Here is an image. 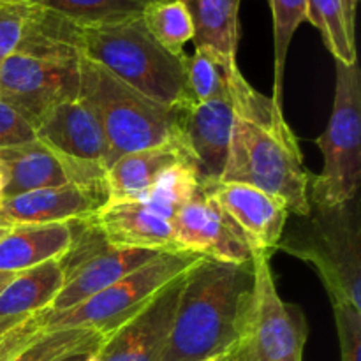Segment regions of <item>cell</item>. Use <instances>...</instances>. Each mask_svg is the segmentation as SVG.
I'll list each match as a JSON object with an SVG mask.
<instances>
[{
	"mask_svg": "<svg viewBox=\"0 0 361 361\" xmlns=\"http://www.w3.org/2000/svg\"><path fill=\"white\" fill-rule=\"evenodd\" d=\"M9 231V229H6V228H0V240L4 238V236H6V233Z\"/></svg>",
	"mask_w": 361,
	"mask_h": 361,
	"instance_id": "74e56055",
	"label": "cell"
},
{
	"mask_svg": "<svg viewBox=\"0 0 361 361\" xmlns=\"http://www.w3.org/2000/svg\"><path fill=\"white\" fill-rule=\"evenodd\" d=\"M71 229L73 243L60 259L63 284L49 305L48 310L51 312L67 310L92 298L159 254L155 250L116 249L108 245L92 217L71 221Z\"/></svg>",
	"mask_w": 361,
	"mask_h": 361,
	"instance_id": "9c48e42d",
	"label": "cell"
},
{
	"mask_svg": "<svg viewBox=\"0 0 361 361\" xmlns=\"http://www.w3.org/2000/svg\"><path fill=\"white\" fill-rule=\"evenodd\" d=\"M2 200H4V197H2V192H0V203H2Z\"/></svg>",
	"mask_w": 361,
	"mask_h": 361,
	"instance_id": "ab89813d",
	"label": "cell"
},
{
	"mask_svg": "<svg viewBox=\"0 0 361 361\" xmlns=\"http://www.w3.org/2000/svg\"><path fill=\"white\" fill-rule=\"evenodd\" d=\"M231 361H235V358H231Z\"/></svg>",
	"mask_w": 361,
	"mask_h": 361,
	"instance_id": "7bdbcfd3",
	"label": "cell"
},
{
	"mask_svg": "<svg viewBox=\"0 0 361 361\" xmlns=\"http://www.w3.org/2000/svg\"><path fill=\"white\" fill-rule=\"evenodd\" d=\"M200 259V256L187 252H159L143 267L113 282L92 298L60 312L44 310L39 314L42 331L85 328L108 337L143 312L162 289L187 274Z\"/></svg>",
	"mask_w": 361,
	"mask_h": 361,
	"instance_id": "8992f818",
	"label": "cell"
},
{
	"mask_svg": "<svg viewBox=\"0 0 361 361\" xmlns=\"http://www.w3.org/2000/svg\"><path fill=\"white\" fill-rule=\"evenodd\" d=\"M2 185H4V178H2V169H0V192H2Z\"/></svg>",
	"mask_w": 361,
	"mask_h": 361,
	"instance_id": "f35d334b",
	"label": "cell"
},
{
	"mask_svg": "<svg viewBox=\"0 0 361 361\" xmlns=\"http://www.w3.org/2000/svg\"><path fill=\"white\" fill-rule=\"evenodd\" d=\"M183 279H175L134 319L102 338L87 361H159L171 330Z\"/></svg>",
	"mask_w": 361,
	"mask_h": 361,
	"instance_id": "9a60e30c",
	"label": "cell"
},
{
	"mask_svg": "<svg viewBox=\"0 0 361 361\" xmlns=\"http://www.w3.org/2000/svg\"><path fill=\"white\" fill-rule=\"evenodd\" d=\"M18 324H21V323H13V321H0V338H2L6 334H9L13 328H16Z\"/></svg>",
	"mask_w": 361,
	"mask_h": 361,
	"instance_id": "836d02e7",
	"label": "cell"
},
{
	"mask_svg": "<svg viewBox=\"0 0 361 361\" xmlns=\"http://www.w3.org/2000/svg\"><path fill=\"white\" fill-rule=\"evenodd\" d=\"M13 277H14V274H0V291H2L7 284H9V281Z\"/></svg>",
	"mask_w": 361,
	"mask_h": 361,
	"instance_id": "d590c367",
	"label": "cell"
},
{
	"mask_svg": "<svg viewBox=\"0 0 361 361\" xmlns=\"http://www.w3.org/2000/svg\"><path fill=\"white\" fill-rule=\"evenodd\" d=\"M95 228L108 245L155 252H180L171 221L141 201H108L92 215Z\"/></svg>",
	"mask_w": 361,
	"mask_h": 361,
	"instance_id": "ac0fdd59",
	"label": "cell"
},
{
	"mask_svg": "<svg viewBox=\"0 0 361 361\" xmlns=\"http://www.w3.org/2000/svg\"><path fill=\"white\" fill-rule=\"evenodd\" d=\"M141 20L152 37L173 55H183V46L194 39L192 20L182 0H157L145 9Z\"/></svg>",
	"mask_w": 361,
	"mask_h": 361,
	"instance_id": "484cf974",
	"label": "cell"
},
{
	"mask_svg": "<svg viewBox=\"0 0 361 361\" xmlns=\"http://www.w3.org/2000/svg\"><path fill=\"white\" fill-rule=\"evenodd\" d=\"M0 2H7V0H0Z\"/></svg>",
	"mask_w": 361,
	"mask_h": 361,
	"instance_id": "b9f144b4",
	"label": "cell"
},
{
	"mask_svg": "<svg viewBox=\"0 0 361 361\" xmlns=\"http://www.w3.org/2000/svg\"><path fill=\"white\" fill-rule=\"evenodd\" d=\"M236 63L210 48H196L187 59V88L194 106L228 97V69Z\"/></svg>",
	"mask_w": 361,
	"mask_h": 361,
	"instance_id": "4316f807",
	"label": "cell"
},
{
	"mask_svg": "<svg viewBox=\"0 0 361 361\" xmlns=\"http://www.w3.org/2000/svg\"><path fill=\"white\" fill-rule=\"evenodd\" d=\"M334 307L341 361H361V310L345 305Z\"/></svg>",
	"mask_w": 361,
	"mask_h": 361,
	"instance_id": "4dcf8cb0",
	"label": "cell"
},
{
	"mask_svg": "<svg viewBox=\"0 0 361 361\" xmlns=\"http://www.w3.org/2000/svg\"><path fill=\"white\" fill-rule=\"evenodd\" d=\"M34 13L35 4L28 0L0 2V60L18 51Z\"/></svg>",
	"mask_w": 361,
	"mask_h": 361,
	"instance_id": "f546056e",
	"label": "cell"
},
{
	"mask_svg": "<svg viewBox=\"0 0 361 361\" xmlns=\"http://www.w3.org/2000/svg\"><path fill=\"white\" fill-rule=\"evenodd\" d=\"M41 314V312H39ZM39 314L28 317L16 328L4 335L0 338V361H11L25 345L30 344L35 337L42 331L41 323H39Z\"/></svg>",
	"mask_w": 361,
	"mask_h": 361,
	"instance_id": "d6a6232c",
	"label": "cell"
},
{
	"mask_svg": "<svg viewBox=\"0 0 361 361\" xmlns=\"http://www.w3.org/2000/svg\"><path fill=\"white\" fill-rule=\"evenodd\" d=\"M203 190L242 233L252 256L277 249L289 217L284 200L245 183H203Z\"/></svg>",
	"mask_w": 361,
	"mask_h": 361,
	"instance_id": "7c38bea8",
	"label": "cell"
},
{
	"mask_svg": "<svg viewBox=\"0 0 361 361\" xmlns=\"http://www.w3.org/2000/svg\"><path fill=\"white\" fill-rule=\"evenodd\" d=\"M194 27L196 48L235 59L240 39V0H182Z\"/></svg>",
	"mask_w": 361,
	"mask_h": 361,
	"instance_id": "7402d4cb",
	"label": "cell"
},
{
	"mask_svg": "<svg viewBox=\"0 0 361 361\" xmlns=\"http://www.w3.org/2000/svg\"><path fill=\"white\" fill-rule=\"evenodd\" d=\"M250 263L201 257L185 274L159 361H204L235 349L252 291Z\"/></svg>",
	"mask_w": 361,
	"mask_h": 361,
	"instance_id": "7a4b0ae2",
	"label": "cell"
},
{
	"mask_svg": "<svg viewBox=\"0 0 361 361\" xmlns=\"http://www.w3.org/2000/svg\"><path fill=\"white\" fill-rule=\"evenodd\" d=\"M80 94L94 106L108 140V168L126 154L180 136L182 111L130 88L87 56H80Z\"/></svg>",
	"mask_w": 361,
	"mask_h": 361,
	"instance_id": "5b68a950",
	"label": "cell"
},
{
	"mask_svg": "<svg viewBox=\"0 0 361 361\" xmlns=\"http://www.w3.org/2000/svg\"><path fill=\"white\" fill-rule=\"evenodd\" d=\"M254 282L243 314L235 361H302L307 344L305 314L286 303L275 286L270 256H252Z\"/></svg>",
	"mask_w": 361,
	"mask_h": 361,
	"instance_id": "ba28073f",
	"label": "cell"
},
{
	"mask_svg": "<svg viewBox=\"0 0 361 361\" xmlns=\"http://www.w3.org/2000/svg\"><path fill=\"white\" fill-rule=\"evenodd\" d=\"M63 284L60 259L18 271L0 291V321L23 323L30 316L49 309Z\"/></svg>",
	"mask_w": 361,
	"mask_h": 361,
	"instance_id": "44dd1931",
	"label": "cell"
},
{
	"mask_svg": "<svg viewBox=\"0 0 361 361\" xmlns=\"http://www.w3.org/2000/svg\"><path fill=\"white\" fill-rule=\"evenodd\" d=\"M233 118L235 111L229 95L182 111L180 136L201 183L219 182L224 173Z\"/></svg>",
	"mask_w": 361,
	"mask_h": 361,
	"instance_id": "2e32d148",
	"label": "cell"
},
{
	"mask_svg": "<svg viewBox=\"0 0 361 361\" xmlns=\"http://www.w3.org/2000/svg\"><path fill=\"white\" fill-rule=\"evenodd\" d=\"M355 13L353 0H307V21L323 35L335 62L356 63Z\"/></svg>",
	"mask_w": 361,
	"mask_h": 361,
	"instance_id": "603a6c76",
	"label": "cell"
},
{
	"mask_svg": "<svg viewBox=\"0 0 361 361\" xmlns=\"http://www.w3.org/2000/svg\"><path fill=\"white\" fill-rule=\"evenodd\" d=\"M180 162H192L182 137L122 155L106 169L104 183L108 201L140 200L162 173Z\"/></svg>",
	"mask_w": 361,
	"mask_h": 361,
	"instance_id": "d6986e66",
	"label": "cell"
},
{
	"mask_svg": "<svg viewBox=\"0 0 361 361\" xmlns=\"http://www.w3.org/2000/svg\"><path fill=\"white\" fill-rule=\"evenodd\" d=\"M71 243V222L11 228L0 240V274H18L46 261L62 259Z\"/></svg>",
	"mask_w": 361,
	"mask_h": 361,
	"instance_id": "ffe728a7",
	"label": "cell"
},
{
	"mask_svg": "<svg viewBox=\"0 0 361 361\" xmlns=\"http://www.w3.org/2000/svg\"><path fill=\"white\" fill-rule=\"evenodd\" d=\"M203 190L200 176L192 162H180L159 176L157 182L140 197L143 204L159 215L173 221L176 212Z\"/></svg>",
	"mask_w": 361,
	"mask_h": 361,
	"instance_id": "d4e9b609",
	"label": "cell"
},
{
	"mask_svg": "<svg viewBox=\"0 0 361 361\" xmlns=\"http://www.w3.org/2000/svg\"><path fill=\"white\" fill-rule=\"evenodd\" d=\"M176 249L221 263H250L242 233L204 190L183 204L171 221Z\"/></svg>",
	"mask_w": 361,
	"mask_h": 361,
	"instance_id": "4fadbf2b",
	"label": "cell"
},
{
	"mask_svg": "<svg viewBox=\"0 0 361 361\" xmlns=\"http://www.w3.org/2000/svg\"><path fill=\"white\" fill-rule=\"evenodd\" d=\"M81 55L152 101L178 111L194 108L187 88V59L173 55L150 35L143 20L81 28Z\"/></svg>",
	"mask_w": 361,
	"mask_h": 361,
	"instance_id": "3957f363",
	"label": "cell"
},
{
	"mask_svg": "<svg viewBox=\"0 0 361 361\" xmlns=\"http://www.w3.org/2000/svg\"><path fill=\"white\" fill-rule=\"evenodd\" d=\"M73 21L81 28L120 23L143 16L157 0H28Z\"/></svg>",
	"mask_w": 361,
	"mask_h": 361,
	"instance_id": "cb8c5ba5",
	"label": "cell"
},
{
	"mask_svg": "<svg viewBox=\"0 0 361 361\" xmlns=\"http://www.w3.org/2000/svg\"><path fill=\"white\" fill-rule=\"evenodd\" d=\"M35 130L20 113L0 97V150L34 140Z\"/></svg>",
	"mask_w": 361,
	"mask_h": 361,
	"instance_id": "1f68e13d",
	"label": "cell"
},
{
	"mask_svg": "<svg viewBox=\"0 0 361 361\" xmlns=\"http://www.w3.org/2000/svg\"><path fill=\"white\" fill-rule=\"evenodd\" d=\"M277 249L309 263L331 305L361 310V222L358 197L337 207H314Z\"/></svg>",
	"mask_w": 361,
	"mask_h": 361,
	"instance_id": "277c9868",
	"label": "cell"
},
{
	"mask_svg": "<svg viewBox=\"0 0 361 361\" xmlns=\"http://www.w3.org/2000/svg\"><path fill=\"white\" fill-rule=\"evenodd\" d=\"M102 338L101 334L85 328L41 331L11 361H60L76 353H94Z\"/></svg>",
	"mask_w": 361,
	"mask_h": 361,
	"instance_id": "83f0119b",
	"label": "cell"
},
{
	"mask_svg": "<svg viewBox=\"0 0 361 361\" xmlns=\"http://www.w3.org/2000/svg\"><path fill=\"white\" fill-rule=\"evenodd\" d=\"M108 203L106 183L88 185H60L30 190L0 203V228H16L30 224H56L90 219Z\"/></svg>",
	"mask_w": 361,
	"mask_h": 361,
	"instance_id": "5bb4252c",
	"label": "cell"
},
{
	"mask_svg": "<svg viewBox=\"0 0 361 361\" xmlns=\"http://www.w3.org/2000/svg\"><path fill=\"white\" fill-rule=\"evenodd\" d=\"M2 197L48 187L104 182L106 168L101 162L81 161L55 150L41 140L27 141L0 150Z\"/></svg>",
	"mask_w": 361,
	"mask_h": 361,
	"instance_id": "8fae6325",
	"label": "cell"
},
{
	"mask_svg": "<svg viewBox=\"0 0 361 361\" xmlns=\"http://www.w3.org/2000/svg\"><path fill=\"white\" fill-rule=\"evenodd\" d=\"M35 137L62 154L101 162L108 169V140L94 106L83 97L56 104L35 126Z\"/></svg>",
	"mask_w": 361,
	"mask_h": 361,
	"instance_id": "e0dca14e",
	"label": "cell"
},
{
	"mask_svg": "<svg viewBox=\"0 0 361 361\" xmlns=\"http://www.w3.org/2000/svg\"><path fill=\"white\" fill-rule=\"evenodd\" d=\"M353 2H355V4H358V0H353Z\"/></svg>",
	"mask_w": 361,
	"mask_h": 361,
	"instance_id": "60d3db41",
	"label": "cell"
},
{
	"mask_svg": "<svg viewBox=\"0 0 361 361\" xmlns=\"http://www.w3.org/2000/svg\"><path fill=\"white\" fill-rule=\"evenodd\" d=\"M92 353H76V355H71L67 356V358L60 360V361H87L88 356H90Z\"/></svg>",
	"mask_w": 361,
	"mask_h": 361,
	"instance_id": "e575fe53",
	"label": "cell"
},
{
	"mask_svg": "<svg viewBox=\"0 0 361 361\" xmlns=\"http://www.w3.org/2000/svg\"><path fill=\"white\" fill-rule=\"evenodd\" d=\"M231 358H233V351L226 353V355H221V356H215V358L204 360V361H231Z\"/></svg>",
	"mask_w": 361,
	"mask_h": 361,
	"instance_id": "8d00e7d4",
	"label": "cell"
},
{
	"mask_svg": "<svg viewBox=\"0 0 361 361\" xmlns=\"http://www.w3.org/2000/svg\"><path fill=\"white\" fill-rule=\"evenodd\" d=\"M335 97L330 120L316 140L323 171L310 180V204L337 207L358 197L361 182V76L358 62H335Z\"/></svg>",
	"mask_w": 361,
	"mask_h": 361,
	"instance_id": "52a82bcc",
	"label": "cell"
},
{
	"mask_svg": "<svg viewBox=\"0 0 361 361\" xmlns=\"http://www.w3.org/2000/svg\"><path fill=\"white\" fill-rule=\"evenodd\" d=\"M80 95V59L11 55L0 60V97L35 129L56 104Z\"/></svg>",
	"mask_w": 361,
	"mask_h": 361,
	"instance_id": "30bf717a",
	"label": "cell"
},
{
	"mask_svg": "<svg viewBox=\"0 0 361 361\" xmlns=\"http://www.w3.org/2000/svg\"><path fill=\"white\" fill-rule=\"evenodd\" d=\"M233 102V129L228 161L219 182L245 183L284 200L289 214L307 217L312 175L303 164L298 137L286 122L282 108L259 94L240 73L228 69Z\"/></svg>",
	"mask_w": 361,
	"mask_h": 361,
	"instance_id": "6da1fadb",
	"label": "cell"
},
{
	"mask_svg": "<svg viewBox=\"0 0 361 361\" xmlns=\"http://www.w3.org/2000/svg\"><path fill=\"white\" fill-rule=\"evenodd\" d=\"M274 16L275 76L271 101L282 108L284 101V73L289 46L300 25L307 20V0H268Z\"/></svg>",
	"mask_w": 361,
	"mask_h": 361,
	"instance_id": "f1b7e54d",
	"label": "cell"
}]
</instances>
